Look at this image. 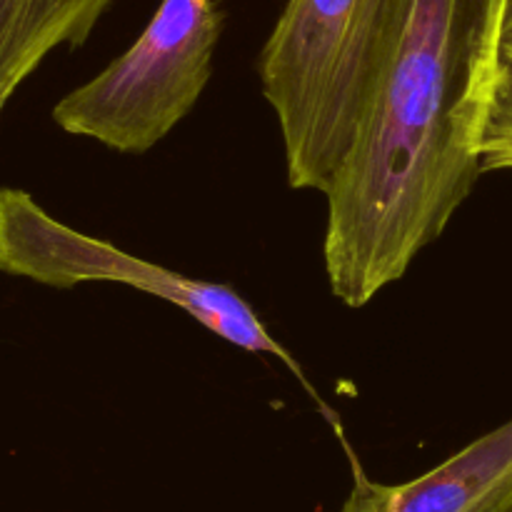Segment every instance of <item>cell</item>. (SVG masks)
Instances as JSON below:
<instances>
[{
    "instance_id": "7",
    "label": "cell",
    "mask_w": 512,
    "mask_h": 512,
    "mask_svg": "<svg viewBox=\"0 0 512 512\" xmlns=\"http://www.w3.org/2000/svg\"><path fill=\"white\" fill-rule=\"evenodd\" d=\"M480 170H512V58H503L498 88H495L493 108H490L488 128L483 138Z\"/></svg>"
},
{
    "instance_id": "3",
    "label": "cell",
    "mask_w": 512,
    "mask_h": 512,
    "mask_svg": "<svg viewBox=\"0 0 512 512\" xmlns=\"http://www.w3.org/2000/svg\"><path fill=\"white\" fill-rule=\"evenodd\" d=\"M0 270L60 290L80 283H115L165 300L233 348L278 360L340 433V420L323 403L298 358L230 285L175 273L140 255L125 253L108 240L80 233L20 188H0Z\"/></svg>"
},
{
    "instance_id": "10",
    "label": "cell",
    "mask_w": 512,
    "mask_h": 512,
    "mask_svg": "<svg viewBox=\"0 0 512 512\" xmlns=\"http://www.w3.org/2000/svg\"><path fill=\"white\" fill-rule=\"evenodd\" d=\"M5 105H8V103H0V115H3V108H5Z\"/></svg>"
},
{
    "instance_id": "2",
    "label": "cell",
    "mask_w": 512,
    "mask_h": 512,
    "mask_svg": "<svg viewBox=\"0 0 512 512\" xmlns=\"http://www.w3.org/2000/svg\"><path fill=\"white\" fill-rule=\"evenodd\" d=\"M413 0H288L258 60L290 188L325 195Z\"/></svg>"
},
{
    "instance_id": "5",
    "label": "cell",
    "mask_w": 512,
    "mask_h": 512,
    "mask_svg": "<svg viewBox=\"0 0 512 512\" xmlns=\"http://www.w3.org/2000/svg\"><path fill=\"white\" fill-rule=\"evenodd\" d=\"M350 460L353 490L340 512H493L512 490V418L408 483H375Z\"/></svg>"
},
{
    "instance_id": "6",
    "label": "cell",
    "mask_w": 512,
    "mask_h": 512,
    "mask_svg": "<svg viewBox=\"0 0 512 512\" xmlns=\"http://www.w3.org/2000/svg\"><path fill=\"white\" fill-rule=\"evenodd\" d=\"M115 0H0V103L58 48H80Z\"/></svg>"
},
{
    "instance_id": "8",
    "label": "cell",
    "mask_w": 512,
    "mask_h": 512,
    "mask_svg": "<svg viewBox=\"0 0 512 512\" xmlns=\"http://www.w3.org/2000/svg\"><path fill=\"white\" fill-rule=\"evenodd\" d=\"M503 58H512V0L508 8V18H505V30H503Z\"/></svg>"
},
{
    "instance_id": "1",
    "label": "cell",
    "mask_w": 512,
    "mask_h": 512,
    "mask_svg": "<svg viewBox=\"0 0 512 512\" xmlns=\"http://www.w3.org/2000/svg\"><path fill=\"white\" fill-rule=\"evenodd\" d=\"M510 0H413L325 193L328 285L365 308L405 278L478 185Z\"/></svg>"
},
{
    "instance_id": "9",
    "label": "cell",
    "mask_w": 512,
    "mask_h": 512,
    "mask_svg": "<svg viewBox=\"0 0 512 512\" xmlns=\"http://www.w3.org/2000/svg\"><path fill=\"white\" fill-rule=\"evenodd\" d=\"M493 512H512V490H510L508 495H505L503 500H500V503H498V508H495Z\"/></svg>"
},
{
    "instance_id": "4",
    "label": "cell",
    "mask_w": 512,
    "mask_h": 512,
    "mask_svg": "<svg viewBox=\"0 0 512 512\" xmlns=\"http://www.w3.org/2000/svg\"><path fill=\"white\" fill-rule=\"evenodd\" d=\"M220 35L218 0H160L123 55L55 103V125L115 153H148L198 105Z\"/></svg>"
}]
</instances>
